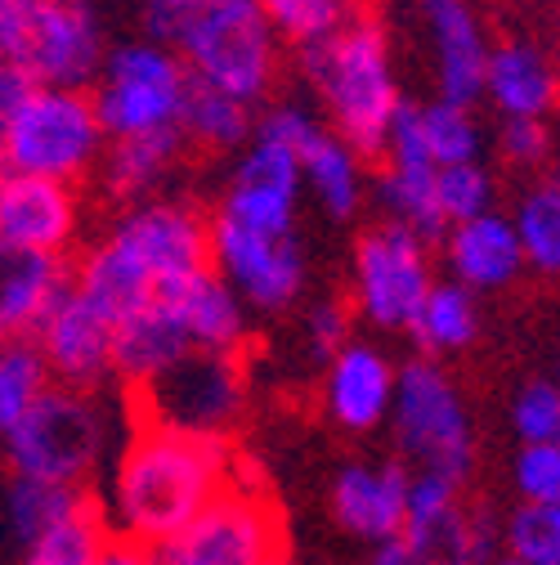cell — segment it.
<instances>
[{
	"mask_svg": "<svg viewBox=\"0 0 560 565\" xmlns=\"http://www.w3.org/2000/svg\"><path fill=\"white\" fill-rule=\"evenodd\" d=\"M373 193L386 211V221L408 225L412 234H422L427 243H444L449 221L440 211V167L422 139V121H417V104H408L386 139L381 171L373 180Z\"/></svg>",
	"mask_w": 560,
	"mask_h": 565,
	"instance_id": "14",
	"label": "cell"
},
{
	"mask_svg": "<svg viewBox=\"0 0 560 565\" xmlns=\"http://www.w3.org/2000/svg\"><path fill=\"white\" fill-rule=\"evenodd\" d=\"M54 386V373L32 337H14L0 350V431H10L14 422Z\"/></svg>",
	"mask_w": 560,
	"mask_h": 565,
	"instance_id": "35",
	"label": "cell"
},
{
	"mask_svg": "<svg viewBox=\"0 0 560 565\" xmlns=\"http://www.w3.org/2000/svg\"><path fill=\"white\" fill-rule=\"evenodd\" d=\"M108 153V130L90 90L36 86L10 117H0L6 171L77 184Z\"/></svg>",
	"mask_w": 560,
	"mask_h": 565,
	"instance_id": "5",
	"label": "cell"
},
{
	"mask_svg": "<svg viewBox=\"0 0 560 565\" xmlns=\"http://www.w3.org/2000/svg\"><path fill=\"white\" fill-rule=\"evenodd\" d=\"M82 230L77 184L6 171L0 180V243L19 252L63 256Z\"/></svg>",
	"mask_w": 560,
	"mask_h": 565,
	"instance_id": "19",
	"label": "cell"
},
{
	"mask_svg": "<svg viewBox=\"0 0 560 565\" xmlns=\"http://www.w3.org/2000/svg\"><path fill=\"white\" fill-rule=\"evenodd\" d=\"M256 6L269 28L297 50L319 45L349 28L359 14H368V0H256Z\"/></svg>",
	"mask_w": 560,
	"mask_h": 565,
	"instance_id": "33",
	"label": "cell"
},
{
	"mask_svg": "<svg viewBox=\"0 0 560 565\" xmlns=\"http://www.w3.org/2000/svg\"><path fill=\"white\" fill-rule=\"evenodd\" d=\"M349 341V306L336 301V297H323L305 310V345H310V355L319 360H332L336 350H345Z\"/></svg>",
	"mask_w": 560,
	"mask_h": 565,
	"instance_id": "44",
	"label": "cell"
},
{
	"mask_svg": "<svg viewBox=\"0 0 560 565\" xmlns=\"http://www.w3.org/2000/svg\"><path fill=\"white\" fill-rule=\"evenodd\" d=\"M484 104H494L503 121H547L560 108V63L538 41H498L484 73Z\"/></svg>",
	"mask_w": 560,
	"mask_h": 565,
	"instance_id": "21",
	"label": "cell"
},
{
	"mask_svg": "<svg viewBox=\"0 0 560 565\" xmlns=\"http://www.w3.org/2000/svg\"><path fill=\"white\" fill-rule=\"evenodd\" d=\"M511 431L520 445H560V386L534 377L511 399Z\"/></svg>",
	"mask_w": 560,
	"mask_h": 565,
	"instance_id": "39",
	"label": "cell"
},
{
	"mask_svg": "<svg viewBox=\"0 0 560 565\" xmlns=\"http://www.w3.org/2000/svg\"><path fill=\"white\" fill-rule=\"evenodd\" d=\"M234 480H238V458L229 440L189 436L139 417L112 458L108 493L99 508L117 539L166 547Z\"/></svg>",
	"mask_w": 560,
	"mask_h": 565,
	"instance_id": "1",
	"label": "cell"
},
{
	"mask_svg": "<svg viewBox=\"0 0 560 565\" xmlns=\"http://www.w3.org/2000/svg\"><path fill=\"white\" fill-rule=\"evenodd\" d=\"M399 395V369L386 350L373 341H349L327 360L323 373V408L349 436H368L377 427H390Z\"/></svg>",
	"mask_w": 560,
	"mask_h": 565,
	"instance_id": "20",
	"label": "cell"
},
{
	"mask_svg": "<svg viewBox=\"0 0 560 565\" xmlns=\"http://www.w3.org/2000/svg\"><path fill=\"white\" fill-rule=\"evenodd\" d=\"M112 539L108 521H104V508L90 503L86 512H77L73 521L54 525L50 534H41L32 547H23L14 556V565H99V552L104 543Z\"/></svg>",
	"mask_w": 560,
	"mask_h": 565,
	"instance_id": "34",
	"label": "cell"
},
{
	"mask_svg": "<svg viewBox=\"0 0 560 565\" xmlns=\"http://www.w3.org/2000/svg\"><path fill=\"white\" fill-rule=\"evenodd\" d=\"M193 350L189 332L180 328V319L171 315L166 301H153L149 310H139L134 319L117 323V355H112V373L130 386L144 391L153 386L166 369H175Z\"/></svg>",
	"mask_w": 560,
	"mask_h": 565,
	"instance_id": "27",
	"label": "cell"
},
{
	"mask_svg": "<svg viewBox=\"0 0 560 565\" xmlns=\"http://www.w3.org/2000/svg\"><path fill=\"white\" fill-rule=\"evenodd\" d=\"M417 121H422V139L435 158V167H462V162H480L484 149V130L475 121V113L466 104L453 99H431L417 104Z\"/></svg>",
	"mask_w": 560,
	"mask_h": 565,
	"instance_id": "36",
	"label": "cell"
},
{
	"mask_svg": "<svg viewBox=\"0 0 560 565\" xmlns=\"http://www.w3.org/2000/svg\"><path fill=\"white\" fill-rule=\"evenodd\" d=\"M390 431L412 471H440L466 484L475 462L471 413L457 382L435 360H408L399 369Z\"/></svg>",
	"mask_w": 560,
	"mask_h": 565,
	"instance_id": "7",
	"label": "cell"
},
{
	"mask_svg": "<svg viewBox=\"0 0 560 565\" xmlns=\"http://www.w3.org/2000/svg\"><path fill=\"white\" fill-rule=\"evenodd\" d=\"M36 350L45 355L50 373L58 386H86L95 391L108 373H112V355H117V323L108 315H99L77 282H67L58 292V301L45 310V319L32 332Z\"/></svg>",
	"mask_w": 560,
	"mask_h": 565,
	"instance_id": "15",
	"label": "cell"
},
{
	"mask_svg": "<svg viewBox=\"0 0 560 565\" xmlns=\"http://www.w3.org/2000/svg\"><path fill=\"white\" fill-rule=\"evenodd\" d=\"M551 184H556V189H560V162H556V171H551Z\"/></svg>",
	"mask_w": 560,
	"mask_h": 565,
	"instance_id": "50",
	"label": "cell"
},
{
	"mask_svg": "<svg viewBox=\"0 0 560 565\" xmlns=\"http://www.w3.org/2000/svg\"><path fill=\"white\" fill-rule=\"evenodd\" d=\"M511 480L520 503H560V445H520Z\"/></svg>",
	"mask_w": 560,
	"mask_h": 565,
	"instance_id": "41",
	"label": "cell"
},
{
	"mask_svg": "<svg viewBox=\"0 0 560 565\" xmlns=\"http://www.w3.org/2000/svg\"><path fill=\"white\" fill-rule=\"evenodd\" d=\"M327 126L305 108V104H273L260 113L256 121V139H269L278 149H292L297 158H305L314 149V139L323 135Z\"/></svg>",
	"mask_w": 560,
	"mask_h": 565,
	"instance_id": "42",
	"label": "cell"
},
{
	"mask_svg": "<svg viewBox=\"0 0 560 565\" xmlns=\"http://www.w3.org/2000/svg\"><path fill=\"white\" fill-rule=\"evenodd\" d=\"M305 167V189L314 193V202L323 206L327 221H355L359 206L368 198V171H364V153L355 145H345V139L327 126L314 149L301 158Z\"/></svg>",
	"mask_w": 560,
	"mask_h": 565,
	"instance_id": "30",
	"label": "cell"
},
{
	"mask_svg": "<svg viewBox=\"0 0 560 565\" xmlns=\"http://www.w3.org/2000/svg\"><path fill=\"white\" fill-rule=\"evenodd\" d=\"M73 282L82 288V297H86L99 315H108L112 323H126V319H134L139 310H149L153 301H162L158 278L149 274V265L139 260L121 238H112V234H108L104 243H95V247L82 256Z\"/></svg>",
	"mask_w": 560,
	"mask_h": 565,
	"instance_id": "24",
	"label": "cell"
},
{
	"mask_svg": "<svg viewBox=\"0 0 560 565\" xmlns=\"http://www.w3.org/2000/svg\"><path fill=\"white\" fill-rule=\"evenodd\" d=\"M95 499L77 484H54V480H32V476H14L6 484V543L19 556L23 547H32L41 534H50L54 525L73 521L77 512H86Z\"/></svg>",
	"mask_w": 560,
	"mask_h": 565,
	"instance_id": "29",
	"label": "cell"
},
{
	"mask_svg": "<svg viewBox=\"0 0 560 565\" xmlns=\"http://www.w3.org/2000/svg\"><path fill=\"white\" fill-rule=\"evenodd\" d=\"M498 565H525V561H516V556H498Z\"/></svg>",
	"mask_w": 560,
	"mask_h": 565,
	"instance_id": "49",
	"label": "cell"
},
{
	"mask_svg": "<svg viewBox=\"0 0 560 565\" xmlns=\"http://www.w3.org/2000/svg\"><path fill=\"white\" fill-rule=\"evenodd\" d=\"M184 130H158V135H134V139H108V153L99 162L104 193L112 202H149V193L180 167L184 158Z\"/></svg>",
	"mask_w": 560,
	"mask_h": 565,
	"instance_id": "28",
	"label": "cell"
},
{
	"mask_svg": "<svg viewBox=\"0 0 560 565\" xmlns=\"http://www.w3.org/2000/svg\"><path fill=\"white\" fill-rule=\"evenodd\" d=\"M349 288H355V310L373 328L412 332L435 288L427 238L395 221L373 225L355 247V282Z\"/></svg>",
	"mask_w": 560,
	"mask_h": 565,
	"instance_id": "10",
	"label": "cell"
},
{
	"mask_svg": "<svg viewBox=\"0 0 560 565\" xmlns=\"http://www.w3.org/2000/svg\"><path fill=\"white\" fill-rule=\"evenodd\" d=\"M301 193H305L301 158L292 149L269 145V139H251L225 184L220 216L247 230H265V234H292Z\"/></svg>",
	"mask_w": 560,
	"mask_h": 565,
	"instance_id": "16",
	"label": "cell"
},
{
	"mask_svg": "<svg viewBox=\"0 0 560 565\" xmlns=\"http://www.w3.org/2000/svg\"><path fill=\"white\" fill-rule=\"evenodd\" d=\"M36 86H41V82H32L19 63H6V67H0V117H10Z\"/></svg>",
	"mask_w": 560,
	"mask_h": 565,
	"instance_id": "47",
	"label": "cell"
},
{
	"mask_svg": "<svg viewBox=\"0 0 560 565\" xmlns=\"http://www.w3.org/2000/svg\"><path fill=\"white\" fill-rule=\"evenodd\" d=\"M67 282L73 274L63 269V256L0 247V332L6 341L32 337Z\"/></svg>",
	"mask_w": 560,
	"mask_h": 565,
	"instance_id": "26",
	"label": "cell"
},
{
	"mask_svg": "<svg viewBox=\"0 0 560 565\" xmlns=\"http://www.w3.org/2000/svg\"><path fill=\"white\" fill-rule=\"evenodd\" d=\"M0 50L41 86L95 90L112 45L95 0H0Z\"/></svg>",
	"mask_w": 560,
	"mask_h": 565,
	"instance_id": "4",
	"label": "cell"
},
{
	"mask_svg": "<svg viewBox=\"0 0 560 565\" xmlns=\"http://www.w3.org/2000/svg\"><path fill=\"white\" fill-rule=\"evenodd\" d=\"M444 265L471 292H503L525 274L529 256L516 234V221L503 211H484L475 221H462L444 234Z\"/></svg>",
	"mask_w": 560,
	"mask_h": 565,
	"instance_id": "22",
	"label": "cell"
},
{
	"mask_svg": "<svg viewBox=\"0 0 560 565\" xmlns=\"http://www.w3.org/2000/svg\"><path fill=\"white\" fill-rule=\"evenodd\" d=\"M503 547L525 565H560V503H516L503 521Z\"/></svg>",
	"mask_w": 560,
	"mask_h": 565,
	"instance_id": "38",
	"label": "cell"
},
{
	"mask_svg": "<svg viewBox=\"0 0 560 565\" xmlns=\"http://www.w3.org/2000/svg\"><path fill=\"white\" fill-rule=\"evenodd\" d=\"M494 175L484 162H462V167H440V211L449 230L462 221H475L484 211H494Z\"/></svg>",
	"mask_w": 560,
	"mask_h": 565,
	"instance_id": "40",
	"label": "cell"
},
{
	"mask_svg": "<svg viewBox=\"0 0 560 565\" xmlns=\"http://www.w3.org/2000/svg\"><path fill=\"white\" fill-rule=\"evenodd\" d=\"M480 292L462 288L457 278H444L431 288L422 315L412 323V337L427 355H449V350H466L480 337Z\"/></svg>",
	"mask_w": 560,
	"mask_h": 565,
	"instance_id": "32",
	"label": "cell"
},
{
	"mask_svg": "<svg viewBox=\"0 0 560 565\" xmlns=\"http://www.w3.org/2000/svg\"><path fill=\"white\" fill-rule=\"evenodd\" d=\"M403 543L422 565H498L503 530L484 508H471L466 499H457L440 512L408 516Z\"/></svg>",
	"mask_w": 560,
	"mask_h": 565,
	"instance_id": "23",
	"label": "cell"
},
{
	"mask_svg": "<svg viewBox=\"0 0 560 565\" xmlns=\"http://www.w3.org/2000/svg\"><path fill=\"white\" fill-rule=\"evenodd\" d=\"M112 238H121L139 260L158 278V292H175L180 282L212 269V221H202L189 202L171 198H149L126 206Z\"/></svg>",
	"mask_w": 560,
	"mask_h": 565,
	"instance_id": "13",
	"label": "cell"
},
{
	"mask_svg": "<svg viewBox=\"0 0 560 565\" xmlns=\"http://www.w3.org/2000/svg\"><path fill=\"white\" fill-rule=\"evenodd\" d=\"M99 565H162L158 547H144V543H134V539H108L104 552H99Z\"/></svg>",
	"mask_w": 560,
	"mask_h": 565,
	"instance_id": "46",
	"label": "cell"
},
{
	"mask_svg": "<svg viewBox=\"0 0 560 565\" xmlns=\"http://www.w3.org/2000/svg\"><path fill=\"white\" fill-rule=\"evenodd\" d=\"M180 130L189 145H197L206 153H238L256 139V117H251V104L206 86V82H193V90L184 99Z\"/></svg>",
	"mask_w": 560,
	"mask_h": 565,
	"instance_id": "31",
	"label": "cell"
},
{
	"mask_svg": "<svg viewBox=\"0 0 560 565\" xmlns=\"http://www.w3.org/2000/svg\"><path fill=\"white\" fill-rule=\"evenodd\" d=\"M112 431L117 417L99 391L50 386L6 431V458L14 476L86 489L112 449Z\"/></svg>",
	"mask_w": 560,
	"mask_h": 565,
	"instance_id": "3",
	"label": "cell"
},
{
	"mask_svg": "<svg viewBox=\"0 0 560 565\" xmlns=\"http://www.w3.org/2000/svg\"><path fill=\"white\" fill-rule=\"evenodd\" d=\"M134 395L139 417L189 436L229 440L247 408V369L229 350H189L175 369Z\"/></svg>",
	"mask_w": 560,
	"mask_h": 565,
	"instance_id": "9",
	"label": "cell"
},
{
	"mask_svg": "<svg viewBox=\"0 0 560 565\" xmlns=\"http://www.w3.org/2000/svg\"><path fill=\"white\" fill-rule=\"evenodd\" d=\"M551 121H556V130H560V108H556V113H551Z\"/></svg>",
	"mask_w": 560,
	"mask_h": 565,
	"instance_id": "51",
	"label": "cell"
},
{
	"mask_svg": "<svg viewBox=\"0 0 560 565\" xmlns=\"http://www.w3.org/2000/svg\"><path fill=\"white\" fill-rule=\"evenodd\" d=\"M162 301L171 306V315L189 332L193 350H229V355H238V350H243V341H247V310L251 306L216 274V265L202 269L189 282H180V288L166 292Z\"/></svg>",
	"mask_w": 560,
	"mask_h": 565,
	"instance_id": "25",
	"label": "cell"
},
{
	"mask_svg": "<svg viewBox=\"0 0 560 565\" xmlns=\"http://www.w3.org/2000/svg\"><path fill=\"white\" fill-rule=\"evenodd\" d=\"M301 73L327 117V126L364 158H381L386 139L408 108L399 90V67L390 28L377 14H359L336 36L301 50Z\"/></svg>",
	"mask_w": 560,
	"mask_h": 565,
	"instance_id": "2",
	"label": "cell"
},
{
	"mask_svg": "<svg viewBox=\"0 0 560 565\" xmlns=\"http://www.w3.org/2000/svg\"><path fill=\"white\" fill-rule=\"evenodd\" d=\"M368 565H422V561L412 556V547H408L403 539H395V543H381V547H373Z\"/></svg>",
	"mask_w": 560,
	"mask_h": 565,
	"instance_id": "48",
	"label": "cell"
},
{
	"mask_svg": "<svg viewBox=\"0 0 560 565\" xmlns=\"http://www.w3.org/2000/svg\"><path fill=\"white\" fill-rule=\"evenodd\" d=\"M516 234L525 243V256H529V269L538 274H560V189L547 180V184H534L516 198Z\"/></svg>",
	"mask_w": 560,
	"mask_h": 565,
	"instance_id": "37",
	"label": "cell"
},
{
	"mask_svg": "<svg viewBox=\"0 0 560 565\" xmlns=\"http://www.w3.org/2000/svg\"><path fill=\"white\" fill-rule=\"evenodd\" d=\"M556 386H560V369H556Z\"/></svg>",
	"mask_w": 560,
	"mask_h": 565,
	"instance_id": "53",
	"label": "cell"
},
{
	"mask_svg": "<svg viewBox=\"0 0 560 565\" xmlns=\"http://www.w3.org/2000/svg\"><path fill=\"white\" fill-rule=\"evenodd\" d=\"M551 126L547 121H503L498 130V149L511 167L520 171H534L542 162H551Z\"/></svg>",
	"mask_w": 560,
	"mask_h": 565,
	"instance_id": "45",
	"label": "cell"
},
{
	"mask_svg": "<svg viewBox=\"0 0 560 565\" xmlns=\"http://www.w3.org/2000/svg\"><path fill=\"white\" fill-rule=\"evenodd\" d=\"M189 90H193V73L184 54L158 36H134L108 50V63L90 95L108 139H134V135L180 130Z\"/></svg>",
	"mask_w": 560,
	"mask_h": 565,
	"instance_id": "6",
	"label": "cell"
},
{
	"mask_svg": "<svg viewBox=\"0 0 560 565\" xmlns=\"http://www.w3.org/2000/svg\"><path fill=\"white\" fill-rule=\"evenodd\" d=\"M212 265L251 310L265 315L288 310L305 292V252L297 234L247 230L220 211L212 221Z\"/></svg>",
	"mask_w": 560,
	"mask_h": 565,
	"instance_id": "12",
	"label": "cell"
},
{
	"mask_svg": "<svg viewBox=\"0 0 560 565\" xmlns=\"http://www.w3.org/2000/svg\"><path fill=\"white\" fill-rule=\"evenodd\" d=\"M412 10L431 41V73L440 99L475 108L484 99V73L498 45L488 41L475 0H412Z\"/></svg>",
	"mask_w": 560,
	"mask_h": 565,
	"instance_id": "17",
	"label": "cell"
},
{
	"mask_svg": "<svg viewBox=\"0 0 560 565\" xmlns=\"http://www.w3.org/2000/svg\"><path fill=\"white\" fill-rule=\"evenodd\" d=\"M278 41L283 36L269 28L256 0H238V6L193 23L175 41V50L184 54L193 82H206L256 108L278 82Z\"/></svg>",
	"mask_w": 560,
	"mask_h": 565,
	"instance_id": "8",
	"label": "cell"
},
{
	"mask_svg": "<svg viewBox=\"0 0 560 565\" xmlns=\"http://www.w3.org/2000/svg\"><path fill=\"white\" fill-rule=\"evenodd\" d=\"M162 565H278L283 521L256 484L234 480L184 534L158 547Z\"/></svg>",
	"mask_w": 560,
	"mask_h": 565,
	"instance_id": "11",
	"label": "cell"
},
{
	"mask_svg": "<svg viewBox=\"0 0 560 565\" xmlns=\"http://www.w3.org/2000/svg\"><path fill=\"white\" fill-rule=\"evenodd\" d=\"M278 565H297V561H292V556H283V561H278Z\"/></svg>",
	"mask_w": 560,
	"mask_h": 565,
	"instance_id": "52",
	"label": "cell"
},
{
	"mask_svg": "<svg viewBox=\"0 0 560 565\" xmlns=\"http://www.w3.org/2000/svg\"><path fill=\"white\" fill-rule=\"evenodd\" d=\"M332 516L349 539L373 547L403 539L412 503V467L408 462H345L332 480Z\"/></svg>",
	"mask_w": 560,
	"mask_h": 565,
	"instance_id": "18",
	"label": "cell"
},
{
	"mask_svg": "<svg viewBox=\"0 0 560 565\" xmlns=\"http://www.w3.org/2000/svg\"><path fill=\"white\" fill-rule=\"evenodd\" d=\"M238 0H139V19H144V32L175 45L193 23H202L206 14L229 10Z\"/></svg>",
	"mask_w": 560,
	"mask_h": 565,
	"instance_id": "43",
	"label": "cell"
}]
</instances>
